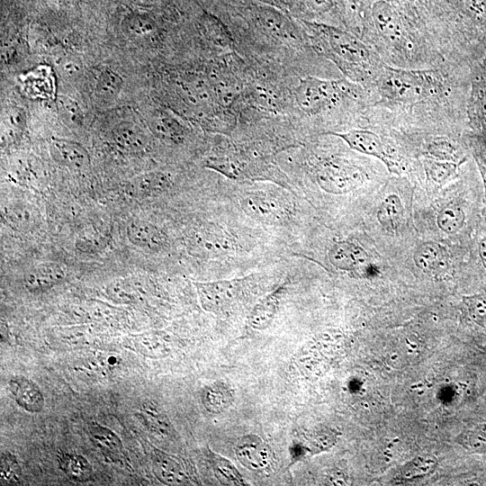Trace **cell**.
Segmentation results:
<instances>
[{"instance_id":"19","label":"cell","mask_w":486,"mask_h":486,"mask_svg":"<svg viewBox=\"0 0 486 486\" xmlns=\"http://www.w3.org/2000/svg\"><path fill=\"white\" fill-rule=\"evenodd\" d=\"M415 265L426 273L446 269L448 266V254L445 248L436 242L420 245L413 255Z\"/></svg>"},{"instance_id":"34","label":"cell","mask_w":486,"mask_h":486,"mask_svg":"<svg viewBox=\"0 0 486 486\" xmlns=\"http://www.w3.org/2000/svg\"><path fill=\"white\" fill-rule=\"evenodd\" d=\"M463 304L468 319L478 327L486 329V294L464 296Z\"/></svg>"},{"instance_id":"38","label":"cell","mask_w":486,"mask_h":486,"mask_svg":"<svg viewBox=\"0 0 486 486\" xmlns=\"http://www.w3.org/2000/svg\"><path fill=\"white\" fill-rule=\"evenodd\" d=\"M435 465L436 459L433 457H418L401 470V475L406 479H413L430 472Z\"/></svg>"},{"instance_id":"35","label":"cell","mask_w":486,"mask_h":486,"mask_svg":"<svg viewBox=\"0 0 486 486\" xmlns=\"http://www.w3.org/2000/svg\"><path fill=\"white\" fill-rule=\"evenodd\" d=\"M0 482L1 485H18L22 482V469L15 455L10 452L1 453Z\"/></svg>"},{"instance_id":"43","label":"cell","mask_w":486,"mask_h":486,"mask_svg":"<svg viewBox=\"0 0 486 486\" xmlns=\"http://www.w3.org/2000/svg\"><path fill=\"white\" fill-rule=\"evenodd\" d=\"M473 156L482 176L484 192V202L486 205V157L482 152L480 151H474Z\"/></svg>"},{"instance_id":"6","label":"cell","mask_w":486,"mask_h":486,"mask_svg":"<svg viewBox=\"0 0 486 486\" xmlns=\"http://www.w3.org/2000/svg\"><path fill=\"white\" fill-rule=\"evenodd\" d=\"M329 134L342 139L352 149L379 158L391 172L400 174L399 165L389 154L376 133L367 130H352L346 132H329Z\"/></svg>"},{"instance_id":"1","label":"cell","mask_w":486,"mask_h":486,"mask_svg":"<svg viewBox=\"0 0 486 486\" xmlns=\"http://www.w3.org/2000/svg\"><path fill=\"white\" fill-rule=\"evenodd\" d=\"M436 77L431 72L385 68L377 85L380 94L396 103H414L436 90Z\"/></svg>"},{"instance_id":"26","label":"cell","mask_w":486,"mask_h":486,"mask_svg":"<svg viewBox=\"0 0 486 486\" xmlns=\"http://www.w3.org/2000/svg\"><path fill=\"white\" fill-rule=\"evenodd\" d=\"M403 216V206L396 194L388 195L377 211V220L382 227L390 232H394L400 226Z\"/></svg>"},{"instance_id":"18","label":"cell","mask_w":486,"mask_h":486,"mask_svg":"<svg viewBox=\"0 0 486 486\" xmlns=\"http://www.w3.org/2000/svg\"><path fill=\"white\" fill-rule=\"evenodd\" d=\"M240 204L249 216L263 221L278 220L284 214L278 202L266 195L249 194L241 199Z\"/></svg>"},{"instance_id":"41","label":"cell","mask_w":486,"mask_h":486,"mask_svg":"<svg viewBox=\"0 0 486 486\" xmlns=\"http://www.w3.org/2000/svg\"><path fill=\"white\" fill-rule=\"evenodd\" d=\"M62 75L68 77H76L82 70V65L76 58L67 57L59 62Z\"/></svg>"},{"instance_id":"22","label":"cell","mask_w":486,"mask_h":486,"mask_svg":"<svg viewBox=\"0 0 486 486\" xmlns=\"http://www.w3.org/2000/svg\"><path fill=\"white\" fill-rule=\"evenodd\" d=\"M170 185V178L162 172H148L134 177L131 193L139 197H148L164 192Z\"/></svg>"},{"instance_id":"31","label":"cell","mask_w":486,"mask_h":486,"mask_svg":"<svg viewBox=\"0 0 486 486\" xmlns=\"http://www.w3.org/2000/svg\"><path fill=\"white\" fill-rule=\"evenodd\" d=\"M259 23L271 34L276 37H293V28L289 21L281 14L272 9L263 8L258 11Z\"/></svg>"},{"instance_id":"21","label":"cell","mask_w":486,"mask_h":486,"mask_svg":"<svg viewBox=\"0 0 486 486\" xmlns=\"http://www.w3.org/2000/svg\"><path fill=\"white\" fill-rule=\"evenodd\" d=\"M59 469L73 482L88 481L94 472L92 464L81 454L59 452L58 454Z\"/></svg>"},{"instance_id":"24","label":"cell","mask_w":486,"mask_h":486,"mask_svg":"<svg viewBox=\"0 0 486 486\" xmlns=\"http://www.w3.org/2000/svg\"><path fill=\"white\" fill-rule=\"evenodd\" d=\"M134 349L150 358H161L170 353L168 340L161 333H145L133 339Z\"/></svg>"},{"instance_id":"33","label":"cell","mask_w":486,"mask_h":486,"mask_svg":"<svg viewBox=\"0 0 486 486\" xmlns=\"http://www.w3.org/2000/svg\"><path fill=\"white\" fill-rule=\"evenodd\" d=\"M461 163L444 161L433 158L424 160L426 174L435 184L442 185L454 176Z\"/></svg>"},{"instance_id":"28","label":"cell","mask_w":486,"mask_h":486,"mask_svg":"<svg viewBox=\"0 0 486 486\" xmlns=\"http://www.w3.org/2000/svg\"><path fill=\"white\" fill-rule=\"evenodd\" d=\"M122 29L124 34L134 40H147L156 31V23L148 15L130 14L123 19Z\"/></svg>"},{"instance_id":"12","label":"cell","mask_w":486,"mask_h":486,"mask_svg":"<svg viewBox=\"0 0 486 486\" xmlns=\"http://www.w3.org/2000/svg\"><path fill=\"white\" fill-rule=\"evenodd\" d=\"M10 392L16 404L22 410L37 413L44 407V397L40 388L22 375H14L8 382Z\"/></svg>"},{"instance_id":"46","label":"cell","mask_w":486,"mask_h":486,"mask_svg":"<svg viewBox=\"0 0 486 486\" xmlns=\"http://www.w3.org/2000/svg\"><path fill=\"white\" fill-rule=\"evenodd\" d=\"M477 254L482 266L486 271V234L482 236L477 243Z\"/></svg>"},{"instance_id":"40","label":"cell","mask_w":486,"mask_h":486,"mask_svg":"<svg viewBox=\"0 0 486 486\" xmlns=\"http://www.w3.org/2000/svg\"><path fill=\"white\" fill-rule=\"evenodd\" d=\"M60 112L71 122L77 123L81 121V111L76 104L70 99L61 98L59 100Z\"/></svg>"},{"instance_id":"27","label":"cell","mask_w":486,"mask_h":486,"mask_svg":"<svg viewBox=\"0 0 486 486\" xmlns=\"http://www.w3.org/2000/svg\"><path fill=\"white\" fill-rule=\"evenodd\" d=\"M136 418L149 431L161 436L168 435L171 425L163 412L155 403L147 402L142 409L135 412Z\"/></svg>"},{"instance_id":"14","label":"cell","mask_w":486,"mask_h":486,"mask_svg":"<svg viewBox=\"0 0 486 486\" xmlns=\"http://www.w3.org/2000/svg\"><path fill=\"white\" fill-rule=\"evenodd\" d=\"M150 458L152 472L160 482L166 485H183L188 482L182 465L175 457L153 448Z\"/></svg>"},{"instance_id":"3","label":"cell","mask_w":486,"mask_h":486,"mask_svg":"<svg viewBox=\"0 0 486 486\" xmlns=\"http://www.w3.org/2000/svg\"><path fill=\"white\" fill-rule=\"evenodd\" d=\"M337 82L308 76L296 89V100L307 113H319L334 104L340 93Z\"/></svg>"},{"instance_id":"23","label":"cell","mask_w":486,"mask_h":486,"mask_svg":"<svg viewBox=\"0 0 486 486\" xmlns=\"http://www.w3.org/2000/svg\"><path fill=\"white\" fill-rule=\"evenodd\" d=\"M205 456L214 476L225 485H246V482L235 465L224 456L207 448Z\"/></svg>"},{"instance_id":"5","label":"cell","mask_w":486,"mask_h":486,"mask_svg":"<svg viewBox=\"0 0 486 486\" xmlns=\"http://www.w3.org/2000/svg\"><path fill=\"white\" fill-rule=\"evenodd\" d=\"M365 177V174L357 167L329 163L319 171L317 181L325 192L344 194L360 186Z\"/></svg>"},{"instance_id":"45","label":"cell","mask_w":486,"mask_h":486,"mask_svg":"<svg viewBox=\"0 0 486 486\" xmlns=\"http://www.w3.org/2000/svg\"><path fill=\"white\" fill-rule=\"evenodd\" d=\"M309 6L316 12L323 13L333 6V0H305Z\"/></svg>"},{"instance_id":"29","label":"cell","mask_w":486,"mask_h":486,"mask_svg":"<svg viewBox=\"0 0 486 486\" xmlns=\"http://www.w3.org/2000/svg\"><path fill=\"white\" fill-rule=\"evenodd\" d=\"M472 120L486 145V86L477 82L471 99Z\"/></svg>"},{"instance_id":"20","label":"cell","mask_w":486,"mask_h":486,"mask_svg":"<svg viewBox=\"0 0 486 486\" xmlns=\"http://www.w3.org/2000/svg\"><path fill=\"white\" fill-rule=\"evenodd\" d=\"M112 137L114 144L127 152H140L146 146L144 132L130 122L118 123L112 131Z\"/></svg>"},{"instance_id":"47","label":"cell","mask_w":486,"mask_h":486,"mask_svg":"<svg viewBox=\"0 0 486 486\" xmlns=\"http://www.w3.org/2000/svg\"><path fill=\"white\" fill-rule=\"evenodd\" d=\"M364 274L365 276L374 277L378 273L379 270L375 265H373L371 263H368L364 268H363Z\"/></svg>"},{"instance_id":"44","label":"cell","mask_w":486,"mask_h":486,"mask_svg":"<svg viewBox=\"0 0 486 486\" xmlns=\"http://www.w3.org/2000/svg\"><path fill=\"white\" fill-rule=\"evenodd\" d=\"M10 127L12 126L17 131L20 130L24 124L23 113L19 110L12 111L8 114Z\"/></svg>"},{"instance_id":"15","label":"cell","mask_w":486,"mask_h":486,"mask_svg":"<svg viewBox=\"0 0 486 486\" xmlns=\"http://www.w3.org/2000/svg\"><path fill=\"white\" fill-rule=\"evenodd\" d=\"M126 234L131 244L145 250L158 251L166 244L164 233L147 220L130 221L127 226Z\"/></svg>"},{"instance_id":"7","label":"cell","mask_w":486,"mask_h":486,"mask_svg":"<svg viewBox=\"0 0 486 486\" xmlns=\"http://www.w3.org/2000/svg\"><path fill=\"white\" fill-rule=\"evenodd\" d=\"M234 452L238 462L250 471H263L270 464L271 449L257 435L248 434L239 437Z\"/></svg>"},{"instance_id":"8","label":"cell","mask_w":486,"mask_h":486,"mask_svg":"<svg viewBox=\"0 0 486 486\" xmlns=\"http://www.w3.org/2000/svg\"><path fill=\"white\" fill-rule=\"evenodd\" d=\"M372 17L378 33L393 45L401 44L405 31L398 11L388 2L378 0L372 7Z\"/></svg>"},{"instance_id":"36","label":"cell","mask_w":486,"mask_h":486,"mask_svg":"<svg viewBox=\"0 0 486 486\" xmlns=\"http://www.w3.org/2000/svg\"><path fill=\"white\" fill-rule=\"evenodd\" d=\"M428 151L431 158L452 161L455 163H464L465 158L462 157L460 150L447 139L438 138L433 140L428 147Z\"/></svg>"},{"instance_id":"11","label":"cell","mask_w":486,"mask_h":486,"mask_svg":"<svg viewBox=\"0 0 486 486\" xmlns=\"http://www.w3.org/2000/svg\"><path fill=\"white\" fill-rule=\"evenodd\" d=\"M49 147L52 158L66 167L82 169L90 163L86 149L76 141L52 138L50 140Z\"/></svg>"},{"instance_id":"37","label":"cell","mask_w":486,"mask_h":486,"mask_svg":"<svg viewBox=\"0 0 486 486\" xmlns=\"http://www.w3.org/2000/svg\"><path fill=\"white\" fill-rule=\"evenodd\" d=\"M150 129L156 135L164 139L177 140L182 134L179 125L166 116L155 117L150 122Z\"/></svg>"},{"instance_id":"32","label":"cell","mask_w":486,"mask_h":486,"mask_svg":"<svg viewBox=\"0 0 486 486\" xmlns=\"http://www.w3.org/2000/svg\"><path fill=\"white\" fill-rule=\"evenodd\" d=\"M122 86V76L114 71L105 68L97 78L94 88L95 95L101 101L110 102L120 94Z\"/></svg>"},{"instance_id":"25","label":"cell","mask_w":486,"mask_h":486,"mask_svg":"<svg viewBox=\"0 0 486 486\" xmlns=\"http://www.w3.org/2000/svg\"><path fill=\"white\" fill-rule=\"evenodd\" d=\"M89 432L96 445L112 459H119L124 454L121 438L111 429L94 423L89 427Z\"/></svg>"},{"instance_id":"10","label":"cell","mask_w":486,"mask_h":486,"mask_svg":"<svg viewBox=\"0 0 486 486\" xmlns=\"http://www.w3.org/2000/svg\"><path fill=\"white\" fill-rule=\"evenodd\" d=\"M330 263L338 269H363L369 263L367 252L357 243L344 240L335 243L328 251Z\"/></svg>"},{"instance_id":"17","label":"cell","mask_w":486,"mask_h":486,"mask_svg":"<svg viewBox=\"0 0 486 486\" xmlns=\"http://www.w3.org/2000/svg\"><path fill=\"white\" fill-rule=\"evenodd\" d=\"M234 399V390L223 381L208 383L200 392L202 407L212 414H220L228 410Z\"/></svg>"},{"instance_id":"4","label":"cell","mask_w":486,"mask_h":486,"mask_svg":"<svg viewBox=\"0 0 486 486\" xmlns=\"http://www.w3.org/2000/svg\"><path fill=\"white\" fill-rule=\"evenodd\" d=\"M242 280L195 283L198 298L204 310L221 312L231 308L241 297Z\"/></svg>"},{"instance_id":"9","label":"cell","mask_w":486,"mask_h":486,"mask_svg":"<svg viewBox=\"0 0 486 486\" xmlns=\"http://www.w3.org/2000/svg\"><path fill=\"white\" fill-rule=\"evenodd\" d=\"M189 251L200 257H215L231 249V241L220 230L202 228L194 232L188 241Z\"/></svg>"},{"instance_id":"13","label":"cell","mask_w":486,"mask_h":486,"mask_svg":"<svg viewBox=\"0 0 486 486\" xmlns=\"http://www.w3.org/2000/svg\"><path fill=\"white\" fill-rule=\"evenodd\" d=\"M64 277V270L58 264L47 262L30 269L24 274L23 284L30 292H42L59 284Z\"/></svg>"},{"instance_id":"16","label":"cell","mask_w":486,"mask_h":486,"mask_svg":"<svg viewBox=\"0 0 486 486\" xmlns=\"http://www.w3.org/2000/svg\"><path fill=\"white\" fill-rule=\"evenodd\" d=\"M284 290V285L277 287L255 305L248 319L249 328L263 330L271 324L278 310Z\"/></svg>"},{"instance_id":"48","label":"cell","mask_w":486,"mask_h":486,"mask_svg":"<svg viewBox=\"0 0 486 486\" xmlns=\"http://www.w3.org/2000/svg\"><path fill=\"white\" fill-rule=\"evenodd\" d=\"M133 3L140 5H148L155 2V0H131Z\"/></svg>"},{"instance_id":"30","label":"cell","mask_w":486,"mask_h":486,"mask_svg":"<svg viewBox=\"0 0 486 486\" xmlns=\"http://www.w3.org/2000/svg\"><path fill=\"white\" fill-rule=\"evenodd\" d=\"M466 213L464 208L457 203L445 206L437 214L436 223L441 230L446 234H455L465 225Z\"/></svg>"},{"instance_id":"2","label":"cell","mask_w":486,"mask_h":486,"mask_svg":"<svg viewBox=\"0 0 486 486\" xmlns=\"http://www.w3.org/2000/svg\"><path fill=\"white\" fill-rule=\"evenodd\" d=\"M325 43L334 59L345 70L364 74L370 68L371 53L366 46L353 35L329 26H320Z\"/></svg>"},{"instance_id":"39","label":"cell","mask_w":486,"mask_h":486,"mask_svg":"<svg viewBox=\"0 0 486 486\" xmlns=\"http://www.w3.org/2000/svg\"><path fill=\"white\" fill-rule=\"evenodd\" d=\"M110 299L120 303H129L134 301L133 292L126 281H115L106 289Z\"/></svg>"},{"instance_id":"42","label":"cell","mask_w":486,"mask_h":486,"mask_svg":"<svg viewBox=\"0 0 486 486\" xmlns=\"http://www.w3.org/2000/svg\"><path fill=\"white\" fill-rule=\"evenodd\" d=\"M469 444L474 450H486V428H479L472 431L469 436Z\"/></svg>"}]
</instances>
